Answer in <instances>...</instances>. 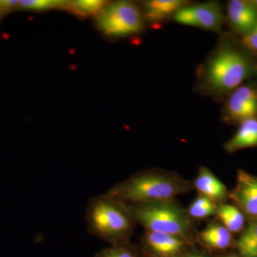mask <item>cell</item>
<instances>
[{"label":"cell","mask_w":257,"mask_h":257,"mask_svg":"<svg viewBox=\"0 0 257 257\" xmlns=\"http://www.w3.org/2000/svg\"><path fill=\"white\" fill-rule=\"evenodd\" d=\"M213 257H241L236 251H227L225 252L217 253V254L212 255Z\"/></svg>","instance_id":"23"},{"label":"cell","mask_w":257,"mask_h":257,"mask_svg":"<svg viewBox=\"0 0 257 257\" xmlns=\"http://www.w3.org/2000/svg\"><path fill=\"white\" fill-rule=\"evenodd\" d=\"M234 248L241 257H257V221H249L235 241Z\"/></svg>","instance_id":"15"},{"label":"cell","mask_w":257,"mask_h":257,"mask_svg":"<svg viewBox=\"0 0 257 257\" xmlns=\"http://www.w3.org/2000/svg\"><path fill=\"white\" fill-rule=\"evenodd\" d=\"M256 69H257V68H256Z\"/></svg>","instance_id":"26"},{"label":"cell","mask_w":257,"mask_h":257,"mask_svg":"<svg viewBox=\"0 0 257 257\" xmlns=\"http://www.w3.org/2000/svg\"><path fill=\"white\" fill-rule=\"evenodd\" d=\"M95 23L103 35L112 38L138 35L145 26L143 10L127 1L108 3L96 17Z\"/></svg>","instance_id":"5"},{"label":"cell","mask_w":257,"mask_h":257,"mask_svg":"<svg viewBox=\"0 0 257 257\" xmlns=\"http://www.w3.org/2000/svg\"><path fill=\"white\" fill-rule=\"evenodd\" d=\"M85 218L88 233L110 246L132 242L138 225L128 204L105 193L89 199Z\"/></svg>","instance_id":"3"},{"label":"cell","mask_w":257,"mask_h":257,"mask_svg":"<svg viewBox=\"0 0 257 257\" xmlns=\"http://www.w3.org/2000/svg\"><path fill=\"white\" fill-rule=\"evenodd\" d=\"M257 147V119L245 120L240 123L239 127L234 136L224 145L225 151L233 153Z\"/></svg>","instance_id":"13"},{"label":"cell","mask_w":257,"mask_h":257,"mask_svg":"<svg viewBox=\"0 0 257 257\" xmlns=\"http://www.w3.org/2000/svg\"><path fill=\"white\" fill-rule=\"evenodd\" d=\"M217 207L218 204L214 201L205 196L198 194L197 197L193 201L187 210L193 220H197L216 216Z\"/></svg>","instance_id":"17"},{"label":"cell","mask_w":257,"mask_h":257,"mask_svg":"<svg viewBox=\"0 0 257 257\" xmlns=\"http://www.w3.org/2000/svg\"><path fill=\"white\" fill-rule=\"evenodd\" d=\"M226 17L231 28L242 36L251 31L257 24V10L250 1L228 2Z\"/></svg>","instance_id":"10"},{"label":"cell","mask_w":257,"mask_h":257,"mask_svg":"<svg viewBox=\"0 0 257 257\" xmlns=\"http://www.w3.org/2000/svg\"><path fill=\"white\" fill-rule=\"evenodd\" d=\"M241 42L245 49L257 55V24L251 31L243 35Z\"/></svg>","instance_id":"20"},{"label":"cell","mask_w":257,"mask_h":257,"mask_svg":"<svg viewBox=\"0 0 257 257\" xmlns=\"http://www.w3.org/2000/svg\"><path fill=\"white\" fill-rule=\"evenodd\" d=\"M94 257H144L139 243L130 242L103 248Z\"/></svg>","instance_id":"18"},{"label":"cell","mask_w":257,"mask_h":257,"mask_svg":"<svg viewBox=\"0 0 257 257\" xmlns=\"http://www.w3.org/2000/svg\"><path fill=\"white\" fill-rule=\"evenodd\" d=\"M196 245L211 255L225 252L234 248L233 234L219 220L211 221L201 231H197Z\"/></svg>","instance_id":"9"},{"label":"cell","mask_w":257,"mask_h":257,"mask_svg":"<svg viewBox=\"0 0 257 257\" xmlns=\"http://www.w3.org/2000/svg\"><path fill=\"white\" fill-rule=\"evenodd\" d=\"M138 243L144 257H180L196 246L174 235L149 231L141 235Z\"/></svg>","instance_id":"7"},{"label":"cell","mask_w":257,"mask_h":257,"mask_svg":"<svg viewBox=\"0 0 257 257\" xmlns=\"http://www.w3.org/2000/svg\"><path fill=\"white\" fill-rule=\"evenodd\" d=\"M192 182L194 190L216 204L225 203L229 198V192L226 186L207 167H199L197 177Z\"/></svg>","instance_id":"11"},{"label":"cell","mask_w":257,"mask_h":257,"mask_svg":"<svg viewBox=\"0 0 257 257\" xmlns=\"http://www.w3.org/2000/svg\"><path fill=\"white\" fill-rule=\"evenodd\" d=\"M128 206L137 224L145 231L174 235L196 246L194 220L177 199Z\"/></svg>","instance_id":"4"},{"label":"cell","mask_w":257,"mask_h":257,"mask_svg":"<svg viewBox=\"0 0 257 257\" xmlns=\"http://www.w3.org/2000/svg\"><path fill=\"white\" fill-rule=\"evenodd\" d=\"M180 257H213L212 255L209 254V253L206 252L202 249H199L197 247H193L184 253Z\"/></svg>","instance_id":"22"},{"label":"cell","mask_w":257,"mask_h":257,"mask_svg":"<svg viewBox=\"0 0 257 257\" xmlns=\"http://www.w3.org/2000/svg\"><path fill=\"white\" fill-rule=\"evenodd\" d=\"M254 69L243 50L222 38L198 68L197 88L203 94L219 99L242 85Z\"/></svg>","instance_id":"1"},{"label":"cell","mask_w":257,"mask_h":257,"mask_svg":"<svg viewBox=\"0 0 257 257\" xmlns=\"http://www.w3.org/2000/svg\"><path fill=\"white\" fill-rule=\"evenodd\" d=\"M173 19L182 25L215 32L221 31L225 21L221 5L214 1L185 5L176 13Z\"/></svg>","instance_id":"6"},{"label":"cell","mask_w":257,"mask_h":257,"mask_svg":"<svg viewBox=\"0 0 257 257\" xmlns=\"http://www.w3.org/2000/svg\"><path fill=\"white\" fill-rule=\"evenodd\" d=\"M19 3H20V1H17V0H3V1H0L2 14L8 13V12H10L12 10L15 9V8H18Z\"/></svg>","instance_id":"21"},{"label":"cell","mask_w":257,"mask_h":257,"mask_svg":"<svg viewBox=\"0 0 257 257\" xmlns=\"http://www.w3.org/2000/svg\"><path fill=\"white\" fill-rule=\"evenodd\" d=\"M251 3V4L254 6V8L257 10V0H252V1H250Z\"/></svg>","instance_id":"24"},{"label":"cell","mask_w":257,"mask_h":257,"mask_svg":"<svg viewBox=\"0 0 257 257\" xmlns=\"http://www.w3.org/2000/svg\"><path fill=\"white\" fill-rule=\"evenodd\" d=\"M0 15H2L1 5H0Z\"/></svg>","instance_id":"25"},{"label":"cell","mask_w":257,"mask_h":257,"mask_svg":"<svg viewBox=\"0 0 257 257\" xmlns=\"http://www.w3.org/2000/svg\"><path fill=\"white\" fill-rule=\"evenodd\" d=\"M216 216L231 234L239 232L244 229L246 216L234 204H218Z\"/></svg>","instance_id":"14"},{"label":"cell","mask_w":257,"mask_h":257,"mask_svg":"<svg viewBox=\"0 0 257 257\" xmlns=\"http://www.w3.org/2000/svg\"><path fill=\"white\" fill-rule=\"evenodd\" d=\"M67 1L58 0H23L19 3L20 9L32 11H45L52 9H65Z\"/></svg>","instance_id":"19"},{"label":"cell","mask_w":257,"mask_h":257,"mask_svg":"<svg viewBox=\"0 0 257 257\" xmlns=\"http://www.w3.org/2000/svg\"><path fill=\"white\" fill-rule=\"evenodd\" d=\"M188 2L183 0H150L144 4L143 13L145 22L160 24L174 17Z\"/></svg>","instance_id":"12"},{"label":"cell","mask_w":257,"mask_h":257,"mask_svg":"<svg viewBox=\"0 0 257 257\" xmlns=\"http://www.w3.org/2000/svg\"><path fill=\"white\" fill-rule=\"evenodd\" d=\"M194 190L192 181L173 171L147 169L136 172L105 193L128 204L176 199Z\"/></svg>","instance_id":"2"},{"label":"cell","mask_w":257,"mask_h":257,"mask_svg":"<svg viewBox=\"0 0 257 257\" xmlns=\"http://www.w3.org/2000/svg\"><path fill=\"white\" fill-rule=\"evenodd\" d=\"M229 198L249 221H257V177L242 170L238 171L234 188Z\"/></svg>","instance_id":"8"},{"label":"cell","mask_w":257,"mask_h":257,"mask_svg":"<svg viewBox=\"0 0 257 257\" xmlns=\"http://www.w3.org/2000/svg\"><path fill=\"white\" fill-rule=\"evenodd\" d=\"M107 4V2L101 1V0L68 1L65 9L68 10L69 13L81 18H88L92 16L96 18Z\"/></svg>","instance_id":"16"}]
</instances>
